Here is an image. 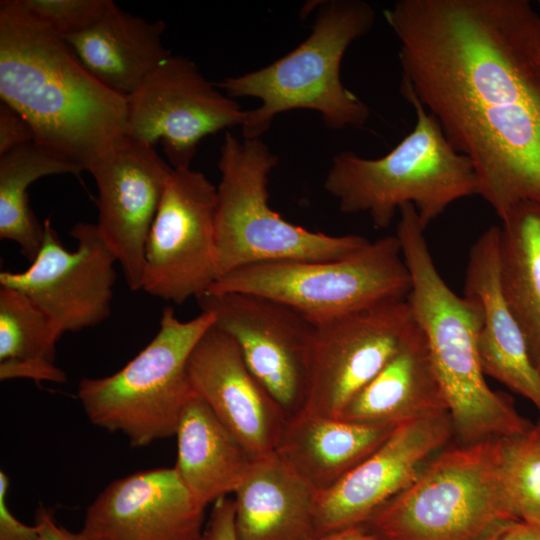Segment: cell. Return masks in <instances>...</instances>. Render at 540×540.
Segmentation results:
<instances>
[{"label":"cell","instance_id":"obj_1","mask_svg":"<svg viewBox=\"0 0 540 540\" xmlns=\"http://www.w3.org/2000/svg\"><path fill=\"white\" fill-rule=\"evenodd\" d=\"M400 93L468 157L503 219L540 201V13L528 0H399Z\"/></svg>","mask_w":540,"mask_h":540},{"label":"cell","instance_id":"obj_2","mask_svg":"<svg viewBox=\"0 0 540 540\" xmlns=\"http://www.w3.org/2000/svg\"><path fill=\"white\" fill-rule=\"evenodd\" d=\"M0 98L27 120L35 143L86 171L126 136V99L20 0L0 2Z\"/></svg>","mask_w":540,"mask_h":540},{"label":"cell","instance_id":"obj_3","mask_svg":"<svg viewBox=\"0 0 540 540\" xmlns=\"http://www.w3.org/2000/svg\"><path fill=\"white\" fill-rule=\"evenodd\" d=\"M396 236L411 276L407 296L413 320L425 335L443 387L458 444H474L522 433L532 426L512 399L487 384L479 354L480 303L459 296L438 272L412 204L399 210Z\"/></svg>","mask_w":540,"mask_h":540},{"label":"cell","instance_id":"obj_4","mask_svg":"<svg viewBox=\"0 0 540 540\" xmlns=\"http://www.w3.org/2000/svg\"><path fill=\"white\" fill-rule=\"evenodd\" d=\"M375 21L376 12L367 2H322L310 35L296 48L266 67L215 84L233 99H260L259 107L247 110L243 137L261 138L277 115L296 109L319 112L331 129L364 125L369 108L345 88L340 68L348 47L369 33Z\"/></svg>","mask_w":540,"mask_h":540},{"label":"cell","instance_id":"obj_5","mask_svg":"<svg viewBox=\"0 0 540 540\" xmlns=\"http://www.w3.org/2000/svg\"><path fill=\"white\" fill-rule=\"evenodd\" d=\"M404 99L416 113L413 130L380 158L337 154L324 181L341 212L366 213L379 229L388 228L406 204L415 207L426 229L455 201L479 194L471 160L453 148L415 98Z\"/></svg>","mask_w":540,"mask_h":540},{"label":"cell","instance_id":"obj_6","mask_svg":"<svg viewBox=\"0 0 540 540\" xmlns=\"http://www.w3.org/2000/svg\"><path fill=\"white\" fill-rule=\"evenodd\" d=\"M277 163V155L261 138L239 140L226 132L218 161V279L258 263L338 260L370 242L356 234L333 236L310 231L272 210L268 202V183Z\"/></svg>","mask_w":540,"mask_h":540},{"label":"cell","instance_id":"obj_7","mask_svg":"<svg viewBox=\"0 0 540 540\" xmlns=\"http://www.w3.org/2000/svg\"><path fill=\"white\" fill-rule=\"evenodd\" d=\"M214 324L210 312L182 321L172 307H165L157 334L123 368L80 381L77 396L90 422L122 433L132 447L175 436L181 412L194 394L189 357Z\"/></svg>","mask_w":540,"mask_h":540},{"label":"cell","instance_id":"obj_8","mask_svg":"<svg viewBox=\"0 0 540 540\" xmlns=\"http://www.w3.org/2000/svg\"><path fill=\"white\" fill-rule=\"evenodd\" d=\"M505 518L514 517L493 439L441 451L364 526L385 540H481Z\"/></svg>","mask_w":540,"mask_h":540},{"label":"cell","instance_id":"obj_9","mask_svg":"<svg viewBox=\"0 0 540 540\" xmlns=\"http://www.w3.org/2000/svg\"><path fill=\"white\" fill-rule=\"evenodd\" d=\"M411 286L399 240L388 235L338 260H282L242 267L220 277L207 292L272 298L318 325L407 299Z\"/></svg>","mask_w":540,"mask_h":540},{"label":"cell","instance_id":"obj_10","mask_svg":"<svg viewBox=\"0 0 540 540\" xmlns=\"http://www.w3.org/2000/svg\"><path fill=\"white\" fill-rule=\"evenodd\" d=\"M216 211L217 186L204 173L173 169L147 236L142 290L180 305L211 288Z\"/></svg>","mask_w":540,"mask_h":540},{"label":"cell","instance_id":"obj_11","mask_svg":"<svg viewBox=\"0 0 540 540\" xmlns=\"http://www.w3.org/2000/svg\"><path fill=\"white\" fill-rule=\"evenodd\" d=\"M196 301L234 339L286 419L299 413L308 391L315 325L294 308L256 294L207 292Z\"/></svg>","mask_w":540,"mask_h":540},{"label":"cell","instance_id":"obj_12","mask_svg":"<svg viewBox=\"0 0 540 540\" xmlns=\"http://www.w3.org/2000/svg\"><path fill=\"white\" fill-rule=\"evenodd\" d=\"M126 136L160 142L173 169H188L200 141L247 117L235 99L209 82L196 64L170 55L126 98Z\"/></svg>","mask_w":540,"mask_h":540},{"label":"cell","instance_id":"obj_13","mask_svg":"<svg viewBox=\"0 0 540 540\" xmlns=\"http://www.w3.org/2000/svg\"><path fill=\"white\" fill-rule=\"evenodd\" d=\"M70 234L77 241L73 251L65 249L46 219L41 247L30 266L0 273V286L25 294L60 335L95 327L110 316L118 263L96 224L78 222Z\"/></svg>","mask_w":540,"mask_h":540},{"label":"cell","instance_id":"obj_14","mask_svg":"<svg viewBox=\"0 0 540 540\" xmlns=\"http://www.w3.org/2000/svg\"><path fill=\"white\" fill-rule=\"evenodd\" d=\"M413 323L407 299H400L315 325L300 412L339 417L396 353Z\"/></svg>","mask_w":540,"mask_h":540},{"label":"cell","instance_id":"obj_15","mask_svg":"<svg viewBox=\"0 0 540 540\" xmlns=\"http://www.w3.org/2000/svg\"><path fill=\"white\" fill-rule=\"evenodd\" d=\"M87 171L97 185V228L128 287L142 290L147 236L173 168L154 145L125 136Z\"/></svg>","mask_w":540,"mask_h":540},{"label":"cell","instance_id":"obj_16","mask_svg":"<svg viewBox=\"0 0 540 540\" xmlns=\"http://www.w3.org/2000/svg\"><path fill=\"white\" fill-rule=\"evenodd\" d=\"M453 439L450 414L398 425L390 437L315 501V535L364 526Z\"/></svg>","mask_w":540,"mask_h":540},{"label":"cell","instance_id":"obj_17","mask_svg":"<svg viewBox=\"0 0 540 540\" xmlns=\"http://www.w3.org/2000/svg\"><path fill=\"white\" fill-rule=\"evenodd\" d=\"M205 509L173 468L114 480L88 506L84 540H203Z\"/></svg>","mask_w":540,"mask_h":540},{"label":"cell","instance_id":"obj_18","mask_svg":"<svg viewBox=\"0 0 540 540\" xmlns=\"http://www.w3.org/2000/svg\"><path fill=\"white\" fill-rule=\"evenodd\" d=\"M193 392L253 458L275 452L286 416L245 363L234 339L212 325L188 360Z\"/></svg>","mask_w":540,"mask_h":540},{"label":"cell","instance_id":"obj_19","mask_svg":"<svg viewBox=\"0 0 540 540\" xmlns=\"http://www.w3.org/2000/svg\"><path fill=\"white\" fill-rule=\"evenodd\" d=\"M499 233V226H491L471 245L464 295L483 310L477 343L483 373L528 399L540 413V373L501 289Z\"/></svg>","mask_w":540,"mask_h":540},{"label":"cell","instance_id":"obj_20","mask_svg":"<svg viewBox=\"0 0 540 540\" xmlns=\"http://www.w3.org/2000/svg\"><path fill=\"white\" fill-rule=\"evenodd\" d=\"M444 414H449L448 402L425 335L414 321L396 353L338 418L398 426Z\"/></svg>","mask_w":540,"mask_h":540},{"label":"cell","instance_id":"obj_21","mask_svg":"<svg viewBox=\"0 0 540 540\" xmlns=\"http://www.w3.org/2000/svg\"><path fill=\"white\" fill-rule=\"evenodd\" d=\"M237 540H312L317 492L276 452L253 458L234 492Z\"/></svg>","mask_w":540,"mask_h":540},{"label":"cell","instance_id":"obj_22","mask_svg":"<svg viewBox=\"0 0 540 540\" xmlns=\"http://www.w3.org/2000/svg\"><path fill=\"white\" fill-rule=\"evenodd\" d=\"M165 29L164 21H147L112 1L93 25L64 39L97 81L126 99L171 55Z\"/></svg>","mask_w":540,"mask_h":540},{"label":"cell","instance_id":"obj_23","mask_svg":"<svg viewBox=\"0 0 540 540\" xmlns=\"http://www.w3.org/2000/svg\"><path fill=\"white\" fill-rule=\"evenodd\" d=\"M396 427L299 412L286 419L275 452L318 494L371 455Z\"/></svg>","mask_w":540,"mask_h":540},{"label":"cell","instance_id":"obj_24","mask_svg":"<svg viewBox=\"0 0 540 540\" xmlns=\"http://www.w3.org/2000/svg\"><path fill=\"white\" fill-rule=\"evenodd\" d=\"M175 436L174 469L201 505L234 494L253 457L195 393L181 412Z\"/></svg>","mask_w":540,"mask_h":540},{"label":"cell","instance_id":"obj_25","mask_svg":"<svg viewBox=\"0 0 540 540\" xmlns=\"http://www.w3.org/2000/svg\"><path fill=\"white\" fill-rule=\"evenodd\" d=\"M499 229L501 289L540 373V201L514 206Z\"/></svg>","mask_w":540,"mask_h":540},{"label":"cell","instance_id":"obj_26","mask_svg":"<svg viewBox=\"0 0 540 540\" xmlns=\"http://www.w3.org/2000/svg\"><path fill=\"white\" fill-rule=\"evenodd\" d=\"M60 333L49 317L22 292L0 286V379L66 381L55 366Z\"/></svg>","mask_w":540,"mask_h":540},{"label":"cell","instance_id":"obj_27","mask_svg":"<svg viewBox=\"0 0 540 540\" xmlns=\"http://www.w3.org/2000/svg\"><path fill=\"white\" fill-rule=\"evenodd\" d=\"M83 170L35 142L0 156V239L15 242L31 262L41 247L43 224L30 208L29 187L45 176Z\"/></svg>","mask_w":540,"mask_h":540},{"label":"cell","instance_id":"obj_28","mask_svg":"<svg viewBox=\"0 0 540 540\" xmlns=\"http://www.w3.org/2000/svg\"><path fill=\"white\" fill-rule=\"evenodd\" d=\"M498 468L511 515L540 525V420L497 439Z\"/></svg>","mask_w":540,"mask_h":540},{"label":"cell","instance_id":"obj_29","mask_svg":"<svg viewBox=\"0 0 540 540\" xmlns=\"http://www.w3.org/2000/svg\"><path fill=\"white\" fill-rule=\"evenodd\" d=\"M111 0H20L24 9L62 38L78 34L93 25Z\"/></svg>","mask_w":540,"mask_h":540},{"label":"cell","instance_id":"obj_30","mask_svg":"<svg viewBox=\"0 0 540 540\" xmlns=\"http://www.w3.org/2000/svg\"><path fill=\"white\" fill-rule=\"evenodd\" d=\"M31 142H34V133L27 120L14 109L1 103L0 156Z\"/></svg>","mask_w":540,"mask_h":540},{"label":"cell","instance_id":"obj_31","mask_svg":"<svg viewBox=\"0 0 540 540\" xmlns=\"http://www.w3.org/2000/svg\"><path fill=\"white\" fill-rule=\"evenodd\" d=\"M203 540H237L234 498L226 496L213 503Z\"/></svg>","mask_w":540,"mask_h":540},{"label":"cell","instance_id":"obj_32","mask_svg":"<svg viewBox=\"0 0 540 540\" xmlns=\"http://www.w3.org/2000/svg\"><path fill=\"white\" fill-rule=\"evenodd\" d=\"M9 478L4 471L0 472V540H37L38 531L35 525L28 526L20 522L7 506Z\"/></svg>","mask_w":540,"mask_h":540},{"label":"cell","instance_id":"obj_33","mask_svg":"<svg viewBox=\"0 0 540 540\" xmlns=\"http://www.w3.org/2000/svg\"><path fill=\"white\" fill-rule=\"evenodd\" d=\"M481 540H540V525L515 518L495 522Z\"/></svg>","mask_w":540,"mask_h":540},{"label":"cell","instance_id":"obj_34","mask_svg":"<svg viewBox=\"0 0 540 540\" xmlns=\"http://www.w3.org/2000/svg\"><path fill=\"white\" fill-rule=\"evenodd\" d=\"M34 525L38 531L37 540H84L80 533H73L57 524L53 511L44 506L36 510Z\"/></svg>","mask_w":540,"mask_h":540},{"label":"cell","instance_id":"obj_35","mask_svg":"<svg viewBox=\"0 0 540 540\" xmlns=\"http://www.w3.org/2000/svg\"><path fill=\"white\" fill-rule=\"evenodd\" d=\"M312 540H385L368 530L365 526L352 527Z\"/></svg>","mask_w":540,"mask_h":540},{"label":"cell","instance_id":"obj_36","mask_svg":"<svg viewBox=\"0 0 540 540\" xmlns=\"http://www.w3.org/2000/svg\"><path fill=\"white\" fill-rule=\"evenodd\" d=\"M538 3H539V6H540V0H539V2H538Z\"/></svg>","mask_w":540,"mask_h":540}]
</instances>
